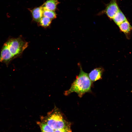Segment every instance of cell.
<instances>
[{
  "label": "cell",
  "mask_w": 132,
  "mask_h": 132,
  "mask_svg": "<svg viewBox=\"0 0 132 132\" xmlns=\"http://www.w3.org/2000/svg\"><path fill=\"white\" fill-rule=\"evenodd\" d=\"M112 19L118 26L127 20L124 15L120 10L115 14Z\"/></svg>",
  "instance_id": "cell-9"
},
{
  "label": "cell",
  "mask_w": 132,
  "mask_h": 132,
  "mask_svg": "<svg viewBox=\"0 0 132 132\" xmlns=\"http://www.w3.org/2000/svg\"><path fill=\"white\" fill-rule=\"evenodd\" d=\"M59 3L58 0H48L41 6L43 10L54 11Z\"/></svg>",
  "instance_id": "cell-7"
},
{
  "label": "cell",
  "mask_w": 132,
  "mask_h": 132,
  "mask_svg": "<svg viewBox=\"0 0 132 132\" xmlns=\"http://www.w3.org/2000/svg\"><path fill=\"white\" fill-rule=\"evenodd\" d=\"M79 73L73 82L70 88L65 92V95H68L73 92H76L81 98L86 93L91 91L92 82L88 74L84 72L80 67Z\"/></svg>",
  "instance_id": "cell-2"
},
{
  "label": "cell",
  "mask_w": 132,
  "mask_h": 132,
  "mask_svg": "<svg viewBox=\"0 0 132 132\" xmlns=\"http://www.w3.org/2000/svg\"><path fill=\"white\" fill-rule=\"evenodd\" d=\"M41 130L43 132H60L71 129V123L65 119L58 108L55 107L45 116L41 117Z\"/></svg>",
  "instance_id": "cell-1"
},
{
  "label": "cell",
  "mask_w": 132,
  "mask_h": 132,
  "mask_svg": "<svg viewBox=\"0 0 132 132\" xmlns=\"http://www.w3.org/2000/svg\"><path fill=\"white\" fill-rule=\"evenodd\" d=\"M51 21V19L43 16L38 22L39 25L43 27L46 28L50 25Z\"/></svg>",
  "instance_id": "cell-10"
},
{
  "label": "cell",
  "mask_w": 132,
  "mask_h": 132,
  "mask_svg": "<svg viewBox=\"0 0 132 132\" xmlns=\"http://www.w3.org/2000/svg\"><path fill=\"white\" fill-rule=\"evenodd\" d=\"M118 26L121 31L127 36L132 30V26L127 20L123 22Z\"/></svg>",
  "instance_id": "cell-8"
},
{
  "label": "cell",
  "mask_w": 132,
  "mask_h": 132,
  "mask_svg": "<svg viewBox=\"0 0 132 132\" xmlns=\"http://www.w3.org/2000/svg\"><path fill=\"white\" fill-rule=\"evenodd\" d=\"M34 21L38 22L43 16V9L41 6L30 10Z\"/></svg>",
  "instance_id": "cell-6"
},
{
  "label": "cell",
  "mask_w": 132,
  "mask_h": 132,
  "mask_svg": "<svg viewBox=\"0 0 132 132\" xmlns=\"http://www.w3.org/2000/svg\"><path fill=\"white\" fill-rule=\"evenodd\" d=\"M131 92H132V91H131Z\"/></svg>",
  "instance_id": "cell-12"
},
{
  "label": "cell",
  "mask_w": 132,
  "mask_h": 132,
  "mask_svg": "<svg viewBox=\"0 0 132 132\" xmlns=\"http://www.w3.org/2000/svg\"><path fill=\"white\" fill-rule=\"evenodd\" d=\"M104 69L101 67L95 68L88 74V77L92 82L100 79L102 78Z\"/></svg>",
  "instance_id": "cell-5"
},
{
  "label": "cell",
  "mask_w": 132,
  "mask_h": 132,
  "mask_svg": "<svg viewBox=\"0 0 132 132\" xmlns=\"http://www.w3.org/2000/svg\"><path fill=\"white\" fill-rule=\"evenodd\" d=\"M43 16L47 17L51 20L54 19L56 17V15L54 11L43 9Z\"/></svg>",
  "instance_id": "cell-11"
},
{
  "label": "cell",
  "mask_w": 132,
  "mask_h": 132,
  "mask_svg": "<svg viewBox=\"0 0 132 132\" xmlns=\"http://www.w3.org/2000/svg\"><path fill=\"white\" fill-rule=\"evenodd\" d=\"M3 45L13 59L21 56L28 45V43L22 36L9 38Z\"/></svg>",
  "instance_id": "cell-3"
},
{
  "label": "cell",
  "mask_w": 132,
  "mask_h": 132,
  "mask_svg": "<svg viewBox=\"0 0 132 132\" xmlns=\"http://www.w3.org/2000/svg\"><path fill=\"white\" fill-rule=\"evenodd\" d=\"M117 0H111L106 6L105 9L99 14H105L110 19H112L115 14L119 10Z\"/></svg>",
  "instance_id": "cell-4"
}]
</instances>
